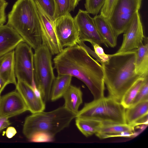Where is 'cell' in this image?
<instances>
[{
  "mask_svg": "<svg viewBox=\"0 0 148 148\" xmlns=\"http://www.w3.org/2000/svg\"><path fill=\"white\" fill-rule=\"evenodd\" d=\"M53 62L58 75H68L81 81L90 91L94 99L104 96L103 67L82 47L77 44L63 48Z\"/></svg>",
  "mask_w": 148,
  "mask_h": 148,
  "instance_id": "1",
  "label": "cell"
},
{
  "mask_svg": "<svg viewBox=\"0 0 148 148\" xmlns=\"http://www.w3.org/2000/svg\"><path fill=\"white\" fill-rule=\"evenodd\" d=\"M136 49L110 54L101 65L108 97L121 103L126 92L141 77L135 71Z\"/></svg>",
  "mask_w": 148,
  "mask_h": 148,
  "instance_id": "2",
  "label": "cell"
},
{
  "mask_svg": "<svg viewBox=\"0 0 148 148\" xmlns=\"http://www.w3.org/2000/svg\"><path fill=\"white\" fill-rule=\"evenodd\" d=\"M7 24L35 49L42 44V24L34 0H17L8 15Z\"/></svg>",
  "mask_w": 148,
  "mask_h": 148,
  "instance_id": "3",
  "label": "cell"
},
{
  "mask_svg": "<svg viewBox=\"0 0 148 148\" xmlns=\"http://www.w3.org/2000/svg\"><path fill=\"white\" fill-rule=\"evenodd\" d=\"M76 114L65 107H60L52 111H43L32 114L25 119L23 132L29 140L35 134L44 132L54 137L68 127Z\"/></svg>",
  "mask_w": 148,
  "mask_h": 148,
  "instance_id": "4",
  "label": "cell"
},
{
  "mask_svg": "<svg viewBox=\"0 0 148 148\" xmlns=\"http://www.w3.org/2000/svg\"><path fill=\"white\" fill-rule=\"evenodd\" d=\"M125 110L121 103L104 96L85 103L76 117L93 119L102 123H127Z\"/></svg>",
  "mask_w": 148,
  "mask_h": 148,
  "instance_id": "5",
  "label": "cell"
},
{
  "mask_svg": "<svg viewBox=\"0 0 148 148\" xmlns=\"http://www.w3.org/2000/svg\"><path fill=\"white\" fill-rule=\"evenodd\" d=\"M34 53V78L35 85L45 103L50 98L51 90L55 77L52 54L47 47L42 44Z\"/></svg>",
  "mask_w": 148,
  "mask_h": 148,
  "instance_id": "6",
  "label": "cell"
},
{
  "mask_svg": "<svg viewBox=\"0 0 148 148\" xmlns=\"http://www.w3.org/2000/svg\"><path fill=\"white\" fill-rule=\"evenodd\" d=\"M142 1L116 0L106 20L117 37L126 30L140 9Z\"/></svg>",
  "mask_w": 148,
  "mask_h": 148,
  "instance_id": "7",
  "label": "cell"
},
{
  "mask_svg": "<svg viewBox=\"0 0 148 148\" xmlns=\"http://www.w3.org/2000/svg\"><path fill=\"white\" fill-rule=\"evenodd\" d=\"M15 72L17 80H21L33 86L34 53L32 48L25 42L19 44L15 49Z\"/></svg>",
  "mask_w": 148,
  "mask_h": 148,
  "instance_id": "8",
  "label": "cell"
},
{
  "mask_svg": "<svg viewBox=\"0 0 148 148\" xmlns=\"http://www.w3.org/2000/svg\"><path fill=\"white\" fill-rule=\"evenodd\" d=\"M86 10L79 9L74 18L77 27L80 41H87L92 45L106 44L99 34L93 18Z\"/></svg>",
  "mask_w": 148,
  "mask_h": 148,
  "instance_id": "9",
  "label": "cell"
},
{
  "mask_svg": "<svg viewBox=\"0 0 148 148\" xmlns=\"http://www.w3.org/2000/svg\"><path fill=\"white\" fill-rule=\"evenodd\" d=\"M54 23L59 42L63 48L77 44L79 41L77 29L70 13L57 18Z\"/></svg>",
  "mask_w": 148,
  "mask_h": 148,
  "instance_id": "10",
  "label": "cell"
},
{
  "mask_svg": "<svg viewBox=\"0 0 148 148\" xmlns=\"http://www.w3.org/2000/svg\"><path fill=\"white\" fill-rule=\"evenodd\" d=\"M123 33V42L117 52H125L136 49L143 44L145 37L138 12L136 13Z\"/></svg>",
  "mask_w": 148,
  "mask_h": 148,
  "instance_id": "11",
  "label": "cell"
},
{
  "mask_svg": "<svg viewBox=\"0 0 148 148\" xmlns=\"http://www.w3.org/2000/svg\"><path fill=\"white\" fill-rule=\"evenodd\" d=\"M35 1L42 24L41 32L42 44L47 47L52 55H57L62 51L63 48L61 46L58 37L54 22L49 18L37 2Z\"/></svg>",
  "mask_w": 148,
  "mask_h": 148,
  "instance_id": "12",
  "label": "cell"
},
{
  "mask_svg": "<svg viewBox=\"0 0 148 148\" xmlns=\"http://www.w3.org/2000/svg\"><path fill=\"white\" fill-rule=\"evenodd\" d=\"M28 110L22 96L16 90L1 97L0 116L11 117Z\"/></svg>",
  "mask_w": 148,
  "mask_h": 148,
  "instance_id": "13",
  "label": "cell"
},
{
  "mask_svg": "<svg viewBox=\"0 0 148 148\" xmlns=\"http://www.w3.org/2000/svg\"><path fill=\"white\" fill-rule=\"evenodd\" d=\"M16 90L24 100L28 110L32 113L43 111L45 108V103L41 98L35 94L33 87L24 81L17 80Z\"/></svg>",
  "mask_w": 148,
  "mask_h": 148,
  "instance_id": "14",
  "label": "cell"
},
{
  "mask_svg": "<svg viewBox=\"0 0 148 148\" xmlns=\"http://www.w3.org/2000/svg\"><path fill=\"white\" fill-rule=\"evenodd\" d=\"M23 42V38L12 27L7 24L0 25V58Z\"/></svg>",
  "mask_w": 148,
  "mask_h": 148,
  "instance_id": "15",
  "label": "cell"
},
{
  "mask_svg": "<svg viewBox=\"0 0 148 148\" xmlns=\"http://www.w3.org/2000/svg\"><path fill=\"white\" fill-rule=\"evenodd\" d=\"M0 76L8 84L16 85L14 50L0 58Z\"/></svg>",
  "mask_w": 148,
  "mask_h": 148,
  "instance_id": "16",
  "label": "cell"
},
{
  "mask_svg": "<svg viewBox=\"0 0 148 148\" xmlns=\"http://www.w3.org/2000/svg\"><path fill=\"white\" fill-rule=\"evenodd\" d=\"M97 31L104 41L106 46L114 48L117 45V37L106 19L101 15H96L93 18Z\"/></svg>",
  "mask_w": 148,
  "mask_h": 148,
  "instance_id": "17",
  "label": "cell"
},
{
  "mask_svg": "<svg viewBox=\"0 0 148 148\" xmlns=\"http://www.w3.org/2000/svg\"><path fill=\"white\" fill-rule=\"evenodd\" d=\"M82 92L79 87L71 84L63 95L65 107L77 114L79 108L83 102Z\"/></svg>",
  "mask_w": 148,
  "mask_h": 148,
  "instance_id": "18",
  "label": "cell"
},
{
  "mask_svg": "<svg viewBox=\"0 0 148 148\" xmlns=\"http://www.w3.org/2000/svg\"><path fill=\"white\" fill-rule=\"evenodd\" d=\"M135 127L127 123H102L95 134L100 139L111 137L117 134L126 131L134 132Z\"/></svg>",
  "mask_w": 148,
  "mask_h": 148,
  "instance_id": "19",
  "label": "cell"
},
{
  "mask_svg": "<svg viewBox=\"0 0 148 148\" xmlns=\"http://www.w3.org/2000/svg\"><path fill=\"white\" fill-rule=\"evenodd\" d=\"M145 43L136 49L135 71L140 77H148V39L145 38Z\"/></svg>",
  "mask_w": 148,
  "mask_h": 148,
  "instance_id": "20",
  "label": "cell"
},
{
  "mask_svg": "<svg viewBox=\"0 0 148 148\" xmlns=\"http://www.w3.org/2000/svg\"><path fill=\"white\" fill-rule=\"evenodd\" d=\"M148 99H147L126 109V123L133 125L140 119L148 115Z\"/></svg>",
  "mask_w": 148,
  "mask_h": 148,
  "instance_id": "21",
  "label": "cell"
},
{
  "mask_svg": "<svg viewBox=\"0 0 148 148\" xmlns=\"http://www.w3.org/2000/svg\"><path fill=\"white\" fill-rule=\"evenodd\" d=\"M72 77L66 75H58L53 83L51 87L50 99L55 101L62 97L71 85Z\"/></svg>",
  "mask_w": 148,
  "mask_h": 148,
  "instance_id": "22",
  "label": "cell"
},
{
  "mask_svg": "<svg viewBox=\"0 0 148 148\" xmlns=\"http://www.w3.org/2000/svg\"><path fill=\"white\" fill-rule=\"evenodd\" d=\"M75 122L77 128L85 137H88L95 134L102 123L95 120L76 117Z\"/></svg>",
  "mask_w": 148,
  "mask_h": 148,
  "instance_id": "23",
  "label": "cell"
},
{
  "mask_svg": "<svg viewBox=\"0 0 148 148\" xmlns=\"http://www.w3.org/2000/svg\"><path fill=\"white\" fill-rule=\"evenodd\" d=\"M56 10L55 21L73 11L80 0H54Z\"/></svg>",
  "mask_w": 148,
  "mask_h": 148,
  "instance_id": "24",
  "label": "cell"
},
{
  "mask_svg": "<svg viewBox=\"0 0 148 148\" xmlns=\"http://www.w3.org/2000/svg\"><path fill=\"white\" fill-rule=\"evenodd\" d=\"M145 78H139L124 94L122 99L121 103L126 109L131 106Z\"/></svg>",
  "mask_w": 148,
  "mask_h": 148,
  "instance_id": "25",
  "label": "cell"
},
{
  "mask_svg": "<svg viewBox=\"0 0 148 148\" xmlns=\"http://www.w3.org/2000/svg\"><path fill=\"white\" fill-rule=\"evenodd\" d=\"M45 13L54 21L56 6L54 0H35Z\"/></svg>",
  "mask_w": 148,
  "mask_h": 148,
  "instance_id": "26",
  "label": "cell"
},
{
  "mask_svg": "<svg viewBox=\"0 0 148 148\" xmlns=\"http://www.w3.org/2000/svg\"><path fill=\"white\" fill-rule=\"evenodd\" d=\"M105 0H86L84 6L86 11L94 15L99 12Z\"/></svg>",
  "mask_w": 148,
  "mask_h": 148,
  "instance_id": "27",
  "label": "cell"
},
{
  "mask_svg": "<svg viewBox=\"0 0 148 148\" xmlns=\"http://www.w3.org/2000/svg\"><path fill=\"white\" fill-rule=\"evenodd\" d=\"M147 99H148V77L145 78L142 86L130 107Z\"/></svg>",
  "mask_w": 148,
  "mask_h": 148,
  "instance_id": "28",
  "label": "cell"
},
{
  "mask_svg": "<svg viewBox=\"0 0 148 148\" xmlns=\"http://www.w3.org/2000/svg\"><path fill=\"white\" fill-rule=\"evenodd\" d=\"M54 137L47 133L39 132L34 134L29 140L34 142H48L54 140Z\"/></svg>",
  "mask_w": 148,
  "mask_h": 148,
  "instance_id": "29",
  "label": "cell"
},
{
  "mask_svg": "<svg viewBox=\"0 0 148 148\" xmlns=\"http://www.w3.org/2000/svg\"><path fill=\"white\" fill-rule=\"evenodd\" d=\"M116 0H105L100 10V15L107 20Z\"/></svg>",
  "mask_w": 148,
  "mask_h": 148,
  "instance_id": "30",
  "label": "cell"
},
{
  "mask_svg": "<svg viewBox=\"0 0 148 148\" xmlns=\"http://www.w3.org/2000/svg\"><path fill=\"white\" fill-rule=\"evenodd\" d=\"M92 46L94 51L101 61V65L107 62L109 59L110 54H106L103 49L99 45L95 44L92 45Z\"/></svg>",
  "mask_w": 148,
  "mask_h": 148,
  "instance_id": "31",
  "label": "cell"
},
{
  "mask_svg": "<svg viewBox=\"0 0 148 148\" xmlns=\"http://www.w3.org/2000/svg\"><path fill=\"white\" fill-rule=\"evenodd\" d=\"M8 4L5 0H0V25H3L6 22L5 10Z\"/></svg>",
  "mask_w": 148,
  "mask_h": 148,
  "instance_id": "32",
  "label": "cell"
},
{
  "mask_svg": "<svg viewBox=\"0 0 148 148\" xmlns=\"http://www.w3.org/2000/svg\"><path fill=\"white\" fill-rule=\"evenodd\" d=\"M77 44L84 48L89 55L95 58L97 61L99 62L101 64L102 62L101 60L98 57L95 52L92 50L90 47L87 46L84 42L79 41L78 42Z\"/></svg>",
  "mask_w": 148,
  "mask_h": 148,
  "instance_id": "33",
  "label": "cell"
},
{
  "mask_svg": "<svg viewBox=\"0 0 148 148\" xmlns=\"http://www.w3.org/2000/svg\"><path fill=\"white\" fill-rule=\"evenodd\" d=\"M8 119L6 117L0 116V132L10 125L11 123Z\"/></svg>",
  "mask_w": 148,
  "mask_h": 148,
  "instance_id": "34",
  "label": "cell"
},
{
  "mask_svg": "<svg viewBox=\"0 0 148 148\" xmlns=\"http://www.w3.org/2000/svg\"><path fill=\"white\" fill-rule=\"evenodd\" d=\"M17 131L15 128L12 126L8 127L5 131V134L9 138H12L16 134Z\"/></svg>",
  "mask_w": 148,
  "mask_h": 148,
  "instance_id": "35",
  "label": "cell"
},
{
  "mask_svg": "<svg viewBox=\"0 0 148 148\" xmlns=\"http://www.w3.org/2000/svg\"><path fill=\"white\" fill-rule=\"evenodd\" d=\"M8 84L0 76V98L2 92Z\"/></svg>",
  "mask_w": 148,
  "mask_h": 148,
  "instance_id": "36",
  "label": "cell"
}]
</instances>
